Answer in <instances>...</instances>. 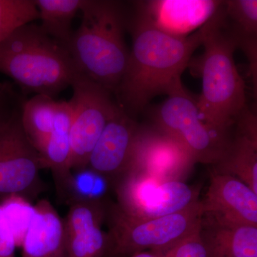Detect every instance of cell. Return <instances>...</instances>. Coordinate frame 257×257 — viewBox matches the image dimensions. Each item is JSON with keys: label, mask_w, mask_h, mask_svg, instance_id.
<instances>
[{"label": "cell", "mask_w": 257, "mask_h": 257, "mask_svg": "<svg viewBox=\"0 0 257 257\" xmlns=\"http://www.w3.org/2000/svg\"><path fill=\"white\" fill-rule=\"evenodd\" d=\"M20 246L22 257H67L64 222L48 201H40L34 207Z\"/></svg>", "instance_id": "9a60e30c"}, {"label": "cell", "mask_w": 257, "mask_h": 257, "mask_svg": "<svg viewBox=\"0 0 257 257\" xmlns=\"http://www.w3.org/2000/svg\"><path fill=\"white\" fill-rule=\"evenodd\" d=\"M202 30V88L198 108L206 122L229 133L246 108L244 82L234 62L236 46L223 26L219 10Z\"/></svg>", "instance_id": "277c9868"}, {"label": "cell", "mask_w": 257, "mask_h": 257, "mask_svg": "<svg viewBox=\"0 0 257 257\" xmlns=\"http://www.w3.org/2000/svg\"><path fill=\"white\" fill-rule=\"evenodd\" d=\"M105 215V209L101 202L71 203L67 218L64 221L66 236L101 226Z\"/></svg>", "instance_id": "7402d4cb"}, {"label": "cell", "mask_w": 257, "mask_h": 257, "mask_svg": "<svg viewBox=\"0 0 257 257\" xmlns=\"http://www.w3.org/2000/svg\"><path fill=\"white\" fill-rule=\"evenodd\" d=\"M223 26L247 58L255 95L257 89V1L227 0L219 9Z\"/></svg>", "instance_id": "2e32d148"}, {"label": "cell", "mask_w": 257, "mask_h": 257, "mask_svg": "<svg viewBox=\"0 0 257 257\" xmlns=\"http://www.w3.org/2000/svg\"><path fill=\"white\" fill-rule=\"evenodd\" d=\"M17 243L0 206V257H15Z\"/></svg>", "instance_id": "4316f807"}, {"label": "cell", "mask_w": 257, "mask_h": 257, "mask_svg": "<svg viewBox=\"0 0 257 257\" xmlns=\"http://www.w3.org/2000/svg\"><path fill=\"white\" fill-rule=\"evenodd\" d=\"M46 35L68 49L73 35L72 22L84 0H35Z\"/></svg>", "instance_id": "ffe728a7"}, {"label": "cell", "mask_w": 257, "mask_h": 257, "mask_svg": "<svg viewBox=\"0 0 257 257\" xmlns=\"http://www.w3.org/2000/svg\"><path fill=\"white\" fill-rule=\"evenodd\" d=\"M22 111L0 125V194L28 200L42 192L40 172L46 167L24 131Z\"/></svg>", "instance_id": "ba28073f"}, {"label": "cell", "mask_w": 257, "mask_h": 257, "mask_svg": "<svg viewBox=\"0 0 257 257\" xmlns=\"http://www.w3.org/2000/svg\"><path fill=\"white\" fill-rule=\"evenodd\" d=\"M201 202L204 224L257 226V194L233 176L214 172Z\"/></svg>", "instance_id": "8fae6325"}, {"label": "cell", "mask_w": 257, "mask_h": 257, "mask_svg": "<svg viewBox=\"0 0 257 257\" xmlns=\"http://www.w3.org/2000/svg\"><path fill=\"white\" fill-rule=\"evenodd\" d=\"M116 188L117 207L138 220L174 214L199 201L197 191L183 181L160 182L133 174L121 179Z\"/></svg>", "instance_id": "9c48e42d"}, {"label": "cell", "mask_w": 257, "mask_h": 257, "mask_svg": "<svg viewBox=\"0 0 257 257\" xmlns=\"http://www.w3.org/2000/svg\"><path fill=\"white\" fill-rule=\"evenodd\" d=\"M130 257H158L155 254V253L152 252V251H141V252H139L137 253H135V254L133 255Z\"/></svg>", "instance_id": "83f0119b"}, {"label": "cell", "mask_w": 257, "mask_h": 257, "mask_svg": "<svg viewBox=\"0 0 257 257\" xmlns=\"http://www.w3.org/2000/svg\"><path fill=\"white\" fill-rule=\"evenodd\" d=\"M82 22L68 50L79 74L115 94L130 50L125 42L128 12L122 2L84 0Z\"/></svg>", "instance_id": "7a4b0ae2"}, {"label": "cell", "mask_w": 257, "mask_h": 257, "mask_svg": "<svg viewBox=\"0 0 257 257\" xmlns=\"http://www.w3.org/2000/svg\"><path fill=\"white\" fill-rule=\"evenodd\" d=\"M152 252L158 257H209L202 238V229L170 247Z\"/></svg>", "instance_id": "d4e9b609"}, {"label": "cell", "mask_w": 257, "mask_h": 257, "mask_svg": "<svg viewBox=\"0 0 257 257\" xmlns=\"http://www.w3.org/2000/svg\"><path fill=\"white\" fill-rule=\"evenodd\" d=\"M58 101L51 96L35 94L25 101L22 111L24 131L41 155L55 126Z\"/></svg>", "instance_id": "d6986e66"}, {"label": "cell", "mask_w": 257, "mask_h": 257, "mask_svg": "<svg viewBox=\"0 0 257 257\" xmlns=\"http://www.w3.org/2000/svg\"><path fill=\"white\" fill-rule=\"evenodd\" d=\"M155 111L154 126L175 138L189 152L196 163L215 165L224 156L231 135L203 119L194 99L182 84L169 93Z\"/></svg>", "instance_id": "8992f818"}, {"label": "cell", "mask_w": 257, "mask_h": 257, "mask_svg": "<svg viewBox=\"0 0 257 257\" xmlns=\"http://www.w3.org/2000/svg\"><path fill=\"white\" fill-rule=\"evenodd\" d=\"M235 124L237 133L231 138L224 156L215 165L214 172L236 177L257 194L256 116L246 108Z\"/></svg>", "instance_id": "5bb4252c"}, {"label": "cell", "mask_w": 257, "mask_h": 257, "mask_svg": "<svg viewBox=\"0 0 257 257\" xmlns=\"http://www.w3.org/2000/svg\"><path fill=\"white\" fill-rule=\"evenodd\" d=\"M38 19L35 0H0V45L20 27Z\"/></svg>", "instance_id": "44dd1931"}, {"label": "cell", "mask_w": 257, "mask_h": 257, "mask_svg": "<svg viewBox=\"0 0 257 257\" xmlns=\"http://www.w3.org/2000/svg\"><path fill=\"white\" fill-rule=\"evenodd\" d=\"M140 126L118 104L93 149L87 168L116 186L127 173Z\"/></svg>", "instance_id": "7c38bea8"}, {"label": "cell", "mask_w": 257, "mask_h": 257, "mask_svg": "<svg viewBox=\"0 0 257 257\" xmlns=\"http://www.w3.org/2000/svg\"><path fill=\"white\" fill-rule=\"evenodd\" d=\"M67 236V257H101L106 251L107 236L101 226Z\"/></svg>", "instance_id": "603a6c76"}, {"label": "cell", "mask_w": 257, "mask_h": 257, "mask_svg": "<svg viewBox=\"0 0 257 257\" xmlns=\"http://www.w3.org/2000/svg\"><path fill=\"white\" fill-rule=\"evenodd\" d=\"M109 231L106 249L114 256H133L147 248L162 251L202 229L203 207L197 201L184 210L155 219L138 220L117 205L107 212Z\"/></svg>", "instance_id": "5b68a950"}, {"label": "cell", "mask_w": 257, "mask_h": 257, "mask_svg": "<svg viewBox=\"0 0 257 257\" xmlns=\"http://www.w3.org/2000/svg\"><path fill=\"white\" fill-rule=\"evenodd\" d=\"M202 236L209 257H257V226L202 222Z\"/></svg>", "instance_id": "ac0fdd59"}, {"label": "cell", "mask_w": 257, "mask_h": 257, "mask_svg": "<svg viewBox=\"0 0 257 257\" xmlns=\"http://www.w3.org/2000/svg\"><path fill=\"white\" fill-rule=\"evenodd\" d=\"M0 73L13 79L25 93L54 98L71 86L78 72L68 49L28 24L0 45Z\"/></svg>", "instance_id": "3957f363"}, {"label": "cell", "mask_w": 257, "mask_h": 257, "mask_svg": "<svg viewBox=\"0 0 257 257\" xmlns=\"http://www.w3.org/2000/svg\"><path fill=\"white\" fill-rule=\"evenodd\" d=\"M71 87V167L77 172L87 168L93 149L118 104L110 91L79 72Z\"/></svg>", "instance_id": "52a82bcc"}, {"label": "cell", "mask_w": 257, "mask_h": 257, "mask_svg": "<svg viewBox=\"0 0 257 257\" xmlns=\"http://www.w3.org/2000/svg\"><path fill=\"white\" fill-rule=\"evenodd\" d=\"M194 164L187 149L173 137L154 125L140 126L125 177L135 174L160 182L182 181Z\"/></svg>", "instance_id": "30bf717a"}, {"label": "cell", "mask_w": 257, "mask_h": 257, "mask_svg": "<svg viewBox=\"0 0 257 257\" xmlns=\"http://www.w3.org/2000/svg\"><path fill=\"white\" fill-rule=\"evenodd\" d=\"M0 206L14 234L17 246H21L24 234L33 215L34 207L28 200L16 195L5 197Z\"/></svg>", "instance_id": "cb8c5ba5"}, {"label": "cell", "mask_w": 257, "mask_h": 257, "mask_svg": "<svg viewBox=\"0 0 257 257\" xmlns=\"http://www.w3.org/2000/svg\"><path fill=\"white\" fill-rule=\"evenodd\" d=\"M127 30L133 47L126 69L114 95L116 102L134 117L155 96L167 94L182 84L181 76L194 52L202 46V28L187 37L161 31L133 10Z\"/></svg>", "instance_id": "6da1fadb"}, {"label": "cell", "mask_w": 257, "mask_h": 257, "mask_svg": "<svg viewBox=\"0 0 257 257\" xmlns=\"http://www.w3.org/2000/svg\"><path fill=\"white\" fill-rule=\"evenodd\" d=\"M216 0H150L133 3V10L161 31L184 37L202 28L220 8Z\"/></svg>", "instance_id": "4fadbf2b"}, {"label": "cell", "mask_w": 257, "mask_h": 257, "mask_svg": "<svg viewBox=\"0 0 257 257\" xmlns=\"http://www.w3.org/2000/svg\"><path fill=\"white\" fill-rule=\"evenodd\" d=\"M26 99L11 82H0V125L4 124L23 107Z\"/></svg>", "instance_id": "484cf974"}, {"label": "cell", "mask_w": 257, "mask_h": 257, "mask_svg": "<svg viewBox=\"0 0 257 257\" xmlns=\"http://www.w3.org/2000/svg\"><path fill=\"white\" fill-rule=\"evenodd\" d=\"M72 116L69 101H58L53 132L41 154L46 169L52 171L57 192L62 197L72 175L70 145Z\"/></svg>", "instance_id": "e0dca14e"}]
</instances>
